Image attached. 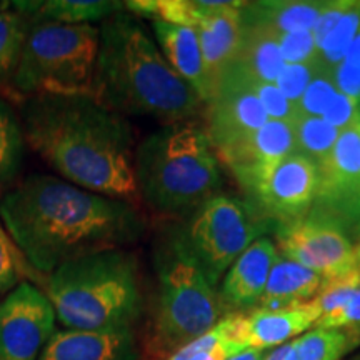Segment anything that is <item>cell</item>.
I'll return each mask as SVG.
<instances>
[{
  "mask_svg": "<svg viewBox=\"0 0 360 360\" xmlns=\"http://www.w3.org/2000/svg\"><path fill=\"white\" fill-rule=\"evenodd\" d=\"M0 222L44 276L70 260L134 244L146 232L135 205L44 174L29 175L4 193Z\"/></svg>",
  "mask_w": 360,
  "mask_h": 360,
  "instance_id": "1",
  "label": "cell"
},
{
  "mask_svg": "<svg viewBox=\"0 0 360 360\" xmlns=\"http://www.w3.org/2000/svg\"><path fill=\"white\" fill-rule=\"evenodd\" d=\"M19 117L25 142L62 179L137 207L134 130L125 117L92 96L24 98Z\"/></svg>",
  "mask_w": 360,
  "mask_h": 360,
  "instance_id": "2",
  "label": "cell"
},
{
  "mask_svg": "<svg viewBox=\"0 0 360 360\" xmlns=\"http://www.w3.org/2000/svg\"><path fill=\"white\" fill-rule=\"evenodd\" d=\"M98 56L92 97L119 115L150 117L164 125L192 120L200 98L175 72L142 22L117 12L98 27Z\"/></svg>",
  "mask_w": 360,
  "mask_h": 360,
  "instance_id": "3",
  "label": "cell"
},
{
  "mask_svg": "<svg viewBox=\"0 0 360 360\" xmlns=\"http://www.w3.org/2000/svg\"><path fill=\"white\" fill-rule=\"evenodd\" d=\"M141 200L159 214L188 215L217 195L222 172L204 125L193 120L155 130L135 148Z\"/></svg>",
  "mask_w": 360,
  "mask_h": 360,
  "instance_id": "4",
  "label": "cell"
},
{
  "mask_svg": "<svg viewBox=\"0 0 360 360\" xmlns=\"http://www.w3.org/2000/svg\"><path fill=\"white\" fill-rule=\"evenodd\" d=\"M44 287L56 317L72 330L132 328L142 312L137 259L124 249L70 260Z\"/></svg>",
  "mask_w": 360,
  "mask_h": 360,
  "instance_id": "5",
  "label": "cell"
},
{
  "mask_svg": "<svg viewBox=\"0 0 360 360\" xmlns=\"http://www.w3.org/2000/svg\"><path fill=\"white\" fill-rule=\"evenodd\" d=\"M101 30L94 24L32 22L12 79L20 97L92 96Z\"/></svg>",
  "mask_w": 360,
  "mask_h": 360,
  "instance_id": "6",
  "label": "cell"
},
{
  "mask_svg": "<svg viewBox=\"0 0 360 360\" xmlns=\"http://www.w3.org/2000/svg\"><path fill=\"white\" fill-rule=\"evenodd\" d=\"M159 295L150 337V354L165 360L207 334L220 321L217 292L172 237L157 257Z\"/></svg>",
  "mask_w": 360,
  "mask_h": 360,
  "instance_id": "7",
  "label": "cell"
},
{
  "mask_svg": "<svg viewBox=\"0 0 360 360\" xmlns=\"http://www.w3.org/2000/svg\"><path fill=\"white\" fill-rule=\"evenodd\" d=\"M264 232L245 202L217 193L188 214L170 237L215 289L224 274Z\"/></svg>",
  "mask_w": 360,
  "mask_h": 360,
  "instance_id": "8",
  "label": "cell"
},
{
  "mask_svg": "<svg viewBox=\"0 0 360 360\" xmlns=\"http://www.w3.org/2000/svg\"><path fill=\"white\" fill-rule=\"evenodd\" d=\"M309 219L339 229L354 242L360 240V114L339 139L317 169V191Z\"/></svg>",
  "mask_w": 360,
  "mask_h": 360,
  "instance_id": "9",
  "label": "cell"
},
{
  "mask_svg": "<svg viewBox=\"0 0 360 360\" xmlns=\"http://www.w3.org/2000/svg\"><path fill=\"white\" fill-rule=\"evenodd\" d=\"M317 191V167L307 157L294 154L282 162L245 205L255 222L267 232L299 222L312 209Z\"/></svg>",
  "mask_w": 360,
  "mask_h": 360,
  "instance_id": "10",
  "label": "cell"
},
{
  "mask_svg": "<svg viewBox=\"0 0 360 360\" xmlns=\"http://www.w3.org/2000/svg\"><path fill=\"white\" fill-rule=\"evenodd\" d=\"M274 233L283 259L312 270L323 281H334L359 270L354 242L332 225L305 217Z\"/></svg>",
  "mask_w": 360,
  "mask_h": 360,
  "instance_id": "11",
  "label": "cell"
},
{
  "mask_svg": "<svg viewBox=\"0 0 360 360\" xmlns=\"http://www.w3.org/2000/svg\"><path fill=\"white\" fill-rule=\"evenodd\" d=\"M53 323L56 310L47 295L22 282L0 302V360H37Z\"/></svg>",
  "mask_w": 360,
  "mask_h": 360,
  "instance_id": "12",
  "label": "cell"
},
{
  "mask_svg": "<svg viewBox=\"0 0 360 360\" xmlns=\"http://www.w3.org/2000/svg\"><path fill=\"white\" fill-rule=\"evenodd\" d=\"M297 154L294 125L269 120L254 134L217 154L237 184L250 195L274 174L283 160Z\"/></svg>",
  "mask_w": 360,
  "mask_h": 360,
  "instance_id": "13",
  "label": "cell"
},
{
  "mask_svg": "<svg viewBox=\"0 0 360 360\" xmlns=\"http://www.w3.org/2000/svg\"><path fill=\"white\" fill-rule=\"evenodd\" d=\"M269 122V115L232 67L215 84L212 101L207 103V134L220 154Z\"/></svg>",
  "mask_w": 360,
  "mask_h": 360,
  "instance_id": "14",
  "label": "cell"
},
{
  "mask_svg": "<svg viewBox=\"0 0 360 360\" xmlns=\"http://www.w3.org/2000/svg\"><path fill=\"white\" fill-rule=\"evenodd\" d=\"M277 259V245L267 237H259L249 245L227 270L217 292L222 312H227L225 315L249 314L257 309Z\"/></svg>",
  "mask_w": 360,
  "mask_h": 360,
  "instance_id": "15",
  "label": "cell"
},
{
  "mask_svg": "<svg viewBox=\"0 0 360 360\" xmlns=\"http://www.w3.org/2000/svg\"><path fill=\"white\" fill-rule=\"evenodd\" d=\"M200 19L195 25L209 77L215 84L222 72L236 60L242 37L240 8L244 2L199 0Z\"/></svg>",
  "mask_w": 360,
  "mask_h": 360,
  "instance_id": "16",
  "label": "cell"
},
{
  "mask_svg": "<svg viewBox=\"0 0 360 360\" xmlns=\"http://www.w3.org/2000/svg\"><path fill=\"white\" fill-rule=\"evenodd\" d=\"M39 360H139L132 328L53 332Z\"/></svg>",
  "mask_w": 360,
  "mask_h": 360,
  "instance_id": "17",
  "label": "cell"
},
{
  "mask_svg": "<svg viewBox=\"0 0 360 360\" xmlns=\"http://www.w3.org/2000/svg\"><path fill=\"white\" fill-rule=\"evenodd\" d=\"M319 319L321 314L312 300L299 307L255 309L249 314H240L238 340L244 349H276L309 332Z\"/></svg>",
  "mask_w": 360,
  "mask_h": 360,
  "instance_id": "18",
  "label": "cell"
},
{
  "mask_svg": "<svg viewBox=\"0 0 360 360\" xmlns=\"http://www.w3.org/2000/svg\"><path fill=\"white\" fill-rule=\"evenodd\" d=\"M152 29L159 40L165 60L191 85L200 102L207 105L214 97V84L207 72L204 53L195 30L191 27L174 25L160 20H152Z\"/></svg>",
  "mask_w": 360,
  "mask_h": 360,
  "instance_id": "19",
  "label": "cell"
},
{
  "mask_svg": "<svg viewBox=\"0 0 360 360\" xmlns=\"http://www.w3.org/2000/svg\"><path fill=\"white\" fill-rule=\"evenodd\" d=\"M327 2L323 0H269L244 2L240 8L242 24L282 35L312 30Z\"/></svg>",
  "mask_w": 360,
  "mask_h": 360,
  "instance_id": "20",
  "label": "cell"
},
{
  "mask_svg": "<svg viewBox=\"0 0 360 360\" xmlns=\"http://www.w3.org/2000/svg\"><path fill=\"white\" fill-rule=\"evenodd\" d=\"M323 278L289 259H277L257 309L277 310L299 307L317 297Z\"/></svg>",
  "mask_w": 360,
  "mask_h": 360,
  "instance_id": "21",
  "label": "cell"
},
{
  "mask_svg": "<svg viewBox=\"0 0 360 360\" xmlns=\"http://www.w3.org/2000/svg\"><path fill=\"white\" fill-rule=\"evenodd\" d=\"M12 8L29 20L57 24H94L124 11L122 2L109 0H45V2H12Z\"/></svg>",
  "mask_w": 360,
  "mask_h": 360,
  "instance_id": "22",
  "label": "cell"
},
{
  "mask_svg": "<svg viewBox=\"0 0 360 360\" xmlns=\"http://www.w3.org/2000/svg\"><path fill=\"white\" fill-rule=\"evenodd\" d=\"M231 65L262 82L276 84L287 64L281 53L278 37L259 27L242 24L240 47Z\"/></svg>",
  "mask_w": 360,
  "mask_h": 360,
  "instance_id": "23",
  "label": "cell"
},
{
  "mask_svg": "<svg viewBox=\"0 0 360 360\" xmlns=\"http://www.w3.org/2000/svg\"><path fill=\"white\" fill-rule=\"evenodd\" d=\"M240 314L224 315L215 326L199 339L184 345L165 360H227L242 352L244 345L238 340Z\"/></svg>",
  "mask_w": 360,
  "mask_h": 360,
  "instance_id": "24",
  "label": "cell"
},
{
  "mask_svg": "<svg viewBox=\"0 0 360 360\" xmlns=\"http://www.w3.org/2000/svg\"><path fill=\"white\" fill-rule=\"evenodd\" d=\"M359 345V332L314 327L290 342L285 360H342Z\"/></svg>",
  "mask_w": 360,
  "mask_h": 360,
  "instance_id": "25",
  "label": "cell"
},
{
  "mask_svg": "<svg viewBox=\"0 0 360 360\" xmlns=\"http://www.w3.org/2000/svg\"><path fill=\"white\" fill-rule=\"evenodd\" d=\"M24 130L20 117L6 98H0V188L19 174L24 157Z\"/></svg>",
  "mask_w": 360,
  "mask_h": 360,
  "instance_id": "26",
  "label": "cell"
},
{
  "mask_svg": "<svg viewBox=\"0 0 360 360\" xmlns=\"http://www.w3.org/2000/svg\"><path fill=\"white\" fill-rule=\"evenodd\" d=\"M297 154L312 160L315 167H321L334 150L340 130L330 125L322 117L300 115L294 124Z\"/></svg>",
  "mask_w": 360,
  "mask_h": 360,
  "instance_id": "27",
  "label": "cell"
},
{
  "mask_svg": "<svg viewBox=\"0 0 360 360\" xmlns=\"http://www.w3.org/2000/svg\"><path fill=\"white\" fill-rule=\"evenodd\" d=\"M30 24L32 22L13 8L0 12V84L12 82Z\"/></svg>",
  "mask_w": 360,
  "mask_h": 360,
  "instance_id": "28",
  "label": "cell"
},
{
  "mask_svg": "<svg viewBox=\"0 0 360 360\" xmlns=\"http://www.w3.org/2000/svg\"><path fill=\"white\" fill-rule=\"evenodd\" d=\"M360 27V0H352L349 11L342 17L339 24L332 34L328 35L322 47L319 49V56L315 64L319 69L327 72V74L334 75V72L344 58L345 52H347L349 45L357 34Z\"/></svg>",
  "mask_w": 360,
  "mask_h": 360,
  "instance_id": "29",
  "label": "cell"
},
{
  "mask_svg": "<svg viewBox=\"0 0 360 360\" xmlns=\"http://www.w3.org/2000/svg\"><path fill=\"white\" fill-rule=\"evenodd\" d=\"M229 67H232L238 74V77L242 79V82L245 84V87L257 96L265 112H267L269 120H281V122H289L292 125L295 124V120L300 117V112L297 109L295 103L289 102L283 97V94L277 89L276 84L262 82V80L250 77V75H247L245 72H242L236 65Z\"/></svg>",
  "mask_w": 360,
  "mask_h": 360,
  "instance_id": "30",
  "label": "cell"
},
{
  "mask_svg": "<svg viewBox=\"0 0 360 360\" xmlns=\"http://www.w3.org/2000/svg\"><path fill=\"white\" fill-rule=\"evenodd\" d=\"M29 272L35 270L30 267L0 222V297H7L15 287H19L22 277L30 276Z\"/></svg>",
  "mask_w": 360,
  "mask_h": 360,
  "instance_id": "31",
  "label": "cell"
},
{
  "mask_svg": "<svg viewBox=\"0 0 360 360\" xmlns=\"http://www.w3.org/2000/svg\"><path fill=\"white\" fill-rule=\"evenodd\" d=\"M337 92L339 90H337L334 75L319 69L312 82L305 89L304 96L300 97L299 103H297V109H299L300 115L321 117Z\"/></svg>",
  "mask_w": 360,
  "mask_h": 360,
  "instance_id": "32",
  "label": "cell"
},
{
  "mask_svg": "<svg viewBox=\"0 0 360 360\" xmlns=\"http://www.w3.org/2000/svg\"><path fill=\"white\" fill-rule=\"evenodd\" d=\"M337 90L360 102V27L334 72Z\"/></svg>",
  "mask_w": 360,
  "mask_h": 360,
  "instance_id": "33",
  "label": "cell"
},
{
  "mask_svg": "<svg viewBox=\"0 0 360 360\" xmlns=\"http://www.w3.org/2000/svg\"><path fill=\"white\" fill-rule=\"evenodd\" d=\"M317 64H287L283 67L282 74L276 80L277 89L283 94V97L292 103H299L300 97L304 96L305 89L312 82L317 74Z\"/></svg>",
  "mask_w": 360,
  "mask_h": 360,
  "instance_id": "34",
  "label": "cell"
},
{
  "mask_svg": "<svg viewBox=\"0 0 360 360\" xmlns=\"http://www.w3.org/2000/svg\"><path fill=\"white\" fill-rule=\"evenodd\" d=\"M278 45L285 64H314L317 60L319 49L312 30L282 35L278 39Z\"/></svg>",
  "mask_w": 360,
  "mask_h": 360,
  "instance_id": "35",
  "label": "cell"
},
{
  "mask_svg": "<svg viewBox=\"0 0 360 360\" xmlns=\"http://www.w3.org/2000/svg\"><path fill=\"white\" fill-rule=\"evenodd\" d=\"M315 327L337 328V330H350L360 334V283L340 307L319 319Z\"/></svg>",
  "mask_w": 360,
  "mask_h": 360,
  "instance_id": "36",
  "label": "cell"
},
{
  "mask_svg": "<svg viewBox=\"0 0 360 360\" xmlns=\"http://www.w3.org/2000/svg\"><path fill=\"white\" fill-rule=\"evenodd\" d=\"M350 4H352V0H328L326 4V7H323V11L321 12L312 29L317 49H321L328 35L332 34V30L335 29L342 17L345 15V12L349 11Z\"/></svg>",
  "mask_w": 360,
  "mask_h": 360,
  "instance_id": "37",
  "label": "cell"
},
{
  "mask_svg": "<svg viewBox=\"0 0 360 360\" xmlns=\"http://www.w3.org/2000/svg\"><path fill=\"white\" fill-rule=\"evenodd\" d=\"M360 114V102L355 98L345 96V94L337 92L335 97L332 98L327 109L321 115L323 120L334 125L335 129H345Z\"/></svg>",
  "mask_w": 360,
  "mask_h": 360,
  "instance_id": "38",
  "label": "cell"
},
{
  "mask_svg": "<svg viewBox=\"0 0 360 360\" xmlns=\"http://www.w3.org/2000/svg\"><path fill=\"white\" fill-rule=\"evenodd\" d=\"M265 355H267V352L262 349H245L227 360H264Z\"/></svg>",
  "mask_w": 360,
  "mask_h": 360,
  "instance_id": "39",
  "label": "cell"
},
{
  "mask_svg": "<svg viewBox=\"0 0 360 360\" xmlns=\"http://www.w3.org/2000/svg\"><path fill=\"white\" fill-rule=\"evenodd\" d=\"M289 345H290V342L289 344L278 345V347H276V349H270L264 360H285L287 352H289Z\"/></svg>",
  "mask_w": 360,
  "mask_h": 360,
  "instance_id": "40",
  "label": "cell"
},
{
  "mask_svg": "<svg viewBox=\"0 0 360 360\" xmlns=\"http://www.w3.org/2000/svg\"><path fill=\"white\" fill-rule=\"evenodd\" d=\"M8 7H12V2H7V0H0V12L8 11Z\"/></svg>",
  "mask_w": 360,
  "mask_h": 360,
  "instance_id": "41",
  "label": "cell"
},
{
  "mask_svg": "<svg viewBox=\"0 0 360 360\" xmlns=\"http://www.w3.org/2000/svg\"><path fill=\"white\" fill-rule=\"evenodd\" d=\"M355 255H357V262L360 260V240L355 244Z\"/></svg>",
  "mask_w": 360,
  "mask_h": 360,
  "instance_id": "42",
  "label": "cell"
},
{
  "mask_svg": "<svg viewBox=\"0 0 360 360\" xmlns=\"http://www.w3.org/2000/svg\"><path fill=\"white\" fill-rule=\"evenodd\" d=\"M349 360H360V352H359V354H355L354 357H350Z\"/></svg>",
  "mask_w": 360,
  "mask_h": 360,
  "instance_id": "43",
  "label": "cell"
},
{
  "mask_svg": "<svg viewBox=\"0 0 360 360\" xmlns=\"http://www.w3.org/2000/svg\"><path fill=\"white\" fill-rule=\"evenodd\" d=\"M359 272H360V260H359Z\"/></svg>",
  "mask_w": 360,
  "mask_h": 360,
  "instance_id": "44",
  "label": "cell"
}]
</instances>
